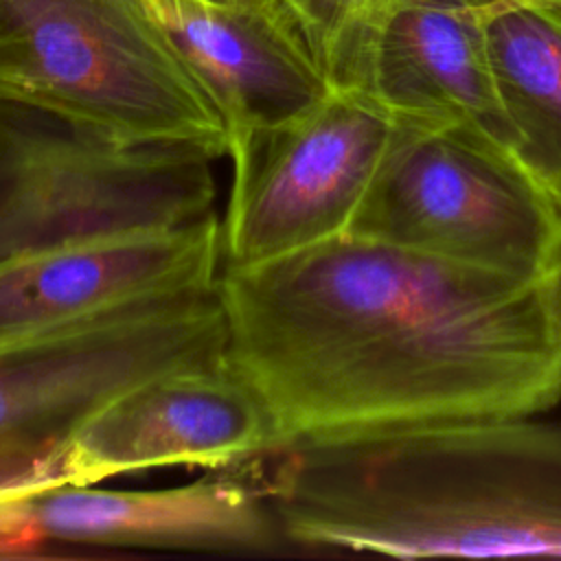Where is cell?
I'll list each match as a JSON object with an SVG mask.
<instances>
[{
	"mask_svg": "<svg viewBox=\"0 0 561 561\" xmlns=\"http://www.w3.org/2000/svg\"><path fill=\"white\" fill-rule=\"evenodd\" d=\"M226 357L283 438L543 414L561 355L535 280L340 234L221 267Z\"/></svg>",
	"mask_w": 561,
	"mask_h": 561,
	"instance_id": "1",
	"label": "cell"
},
{
	"mask_svg": "<svg viewBox=\"0 0 561 561\" xmlns=\"http://www.w3.org/2000/svg\"><path fill=\"white\" fill-rule=\"evenodd\" d=\"M305 434L245 462L289 539L399 559L561 557V423Z\"/></svg>",
	"mask_w": 561,
	"mask_h": 561,
	"instance_id": "2",
	"label": "cell"
},
{
	"mask_svg": "<svg viewBox=\"0 0 561 561\" xmlns=\"http://www.w3.org/2000/svg\"><path fill=\"white\" fill-rule=\"evenodd\" d=\"M213 160L0 94V261L197 224L215 215Z\"/></svg>",
	"mask_w": 561,
	"mask_h": 561,
	"instance_id": "3",
	"label": "cell"
},
{
	"mask_svg": "<svg viewBox=\"0 0 561 561\" xmlns=\"http://www.w3.org/2000/svg\"><path fill=\"white\" fill-rule=\"evenodd\" d=\"M0 94L129 140L228 153L213 96L145 0H0Z\"/></svg>",
	"mask_w": 561,
	"mask_h": 561,
	"instance_id": "4",
	"label": "cell"
},
{
	"mask_svg": "<svg viewBox=\"0 0 561 561\" xmlns=\"http://www.w3.org/2000/svg\"><path fill=\"white\" fill-rule=\"evenodd\" d=\"M348 234L535 280L561 243V215L508 149L399 118Z\"/></svg>",
	"mask_w": 561,
	"mask_h": 561,
	"instance_id": "5",
	"label": "cell"
},
{
	"mask_svg": "<svg viewBox=\"0 0 561 561\" xmlns=\"http://www.w3.org/2000/svg\"><path fill=\"white\" fill-rule=\"evenodd\" d=\"M217 283L147 296L0 344V438L66 449L127 388L224 359L228 324Z\"/></svg>",
	"mask_w": 561,
	"mask_h": 561,
	"instance_id": "6",
	"label": "cell"
},
{
	"mask_svg": "<svg viewBox=\"0 0 561 561\" xmlns=\"http://www.w3.org/2000/svg\"><path fill=\"white\" fill-rule=\"evenodd\" d=\"M399 118L333 90L302 116L230 153L224 267H252L348 232Z\"/></svg>",
	"mask_w": 561,
	"mask_h": 561,
	"instance_id": "7",
	"label": "cell"
},
{
	"mask_svg": "<svg viewBox=\"0 0 561 561\" xmlns=\"http://www.w3.org/2000/svg\"><path fill=\"white\" fill-rule=\"evenodd\" d=\"M263 392L228 359L149 377L94 412L70 438L66 484L164 467H241L280 445Z\"/></svg>",
	"mask_w": 561,
	"mask_h": 561,
	"instance_id": "8",
	"label": "cell"
},
{
	"mask_svg": "<svg viewBox=\"0 0 561 561\" xmlns=\"http://www.w3.org/2000/svg\"><path fill=\"white\" fill-rule=\"evenodd\" d=\"M276 528L248 476H217L160 491L57 484L0 500V557L31 554L42 543L256 550L274 543Z\"/></svg>",
	"mask_w": 561,
	"mask_h": 561,
	"instance_id": "9",
	"label": "cell"
},
{
	"mask_svg": "<svg viewBox=\"0 0 561 561\" xmlns=\"http://www.w3.org/2000/svg\"><path fill=\"white\" fill-rule=\"evenodd\" d=\"M221 267L215 215L169 232L0 261V344L147 296L215 285Z\"/></svg>",
	"mask_w": 561,
	"mask_h": 561,
	"instance_id": "10",
	"label": "cell"
},
{
	"mask_svg": "<svg viewBox=\"0 0 561 561\" xmlns=\"http://www.w3.org/2000/svg\"><path fill=\"white\" fill-rule=\"evenodd\" d=\"M156 18L213 96L228 153L316 107L331 85L280 0L173 2Z\"/></svg>",
	"mask_w": 561,
	"mask_h": 561,
	"instance_id": "11",
	"label": "cell"
},
{
	"mask_svg": "<svg viewBox=\"0 0 561 561\" xmlns=\"http://www.w3.org/2000/svg\"><path fill=\"white\" fill-rule=\"evenodd\" d=\"M359 94L397 118L460 125L511 153L517 145L476 0H394Z\"/></svg>",
	"mask_w": 561,
	"mask_h": 561,
	"instance_id": "12",
	"label": "cell"
},
{
	"mask_svg": "<svg viewBox=\"0 0 561 561\" xmlns=\"http://www.w3.org/2000/svg\"><path fill=\"white\" fill-rule=\"evenodd\" d=\"M513 156L561 215V9L528 0H476Z\"/></svg>",
	"mask_w": 561,
	"mask_h": 561,
	"instance_id": "13",
	"label": "cell"
},
{
	"mask_svg": "<svg viewBox=\"0 0 561 561\" xmlns=\"http://www.w3.org/2000/svg\"><path fill=\"white\" fill-rule=\"evenodd\" d=\"M333 90L362 92L394 0H280Z\"/></svg>",
	"mask_w": 561,
	"mask_h": 561,
	"instance_id": "14",
	"label": "cell"
},
{
	"mask_svg": "<svg viewBox=\"0 0 561 561\" xmlns=\"http://www.w3.org/2000/svg\"><path fill=\"white\" fill-rule=\"evenodd\" d=\"M66 449L0 438V500L66 484Z\"/></svg>",
	"mask_w": 561,
	"mask_h": 561,
	"instance_id": "15",
	"label": "cell"
},
{
	"mask_svg": "<svg viewBox=\"0 0 561 561\" xmlns=\"http://www.w3.org/2000/svg\"><path fill=\"white\" fill-rule=\"evenodd\" d=\"M535 289H537V298L543 311L548 333L561 355V243L557 245L546 267L535 278Z\"/></svg>",
	"mask_w": 561,
	"mask_h": 561,
	"instance_id": "16",
	"label": "cell"
},
{
	"mask_svg": "<svg viewBox=\"0 0 561 561\" xmlns=\"http://www.w3.org/2000/svg\"><path fill=\"white\" fill-rule=\"evenodd\" d=\"M147 2V7L156 13V11H160V9H164V7H169V4H173V2H199V4H228V2H232V0H145Z\"/></svg>",
	"mask_w": 561,
	"mask_h": 561,
	"instance_id": "17",
	"label": "cell"
},
{
	"mask_svg": "<svg viewBox=\"0 0 561 561\" xmlns=\"http://www.w3.org/2000/svg\"><path fill=\"white\" fill-rule=\"evenodd\" d=\"M528 2H535V4H546V7H557V9H561V0H528Z\"/></svg>",
	"mask_w": 561,
	"mask_h": 561,
	"instance_id": "18",
	"label": "cell"
}]
</instances>
